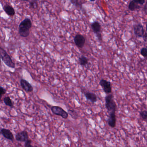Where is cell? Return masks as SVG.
Returning <instances> with one entry per match:
<instances>
[{
	"mask_svg": "<svg viewBox=\"0 0 147 147\" xmlns=\"http://www.w3.org/2000/svg\"><path fill=\"white\" fill-rule=\"evenodd\" d=\"M32 27L31 20L26 18L20 23L19 26V32L20 36L23 38H26L30 34V29Z\"/></svg>",
	"mask_w": 147,
	"mask_h": 147,
	"instance_id": "1",
	"label": "cell"
},
{
	"mask_svg": "<svg viewBox=\"0 0 147 147\" xmlns=\"http://www.w3.org/2000/svg\"><path fill=\"white\" fill-rule=\"evenodd\" d=\"M0 57L7 66L12 69L15 68V64L13 62L11 57L1 47H0Z\"/></svg>",
	"mask_w": 147,
	"mask_h": 147,
	"instance_id": "2",
	"label": "cell"
},
{
	"mask_svg": "<svg viewBox=\"0 0 147 147\" xmlns=\"http://www.w3.org/2000/svg\"><path fill=\"white\" fill-rule=\"evenodd\" d=\"M105 105L106 109L109 112L116 111L117 106L114 100V96L112 93L107 94L105 96Z\"/></svg>",
	"mask_w": 147,
	"mask_h": 147,
	"instance_id": "3",
	"label": "cell"
},
{
	"mask_svg": "<svg viewBox=\"0 0 147 147\" xmlns=\"http://www.w3.org/2000/svg\"><path fill=\"white\" fill-rule=\"evenodd\" d=\"M52 112L57 116L61 117L64 119H67L69 117V114L67 111L59 106H53L51 108Z\"/></svg>",
	"mask_w": 147,
	"mask_h": 147,
	"instance_id": "4",
	"label": "cell"
},
{
	"mask_svg": "<svg viewBox=\"0 0 147 147\" xmlns=\"http://www.w3.org/2000/svg\"><path fill=\"white\" fill-rule=\"evenodd\" d=\"M91 27L93 32L96 35L98 40L102 41V33L101 32L102 27L99 22L98 21L94 22L91 24Z\"/></svg>",
	"mask_w": 147,
	"mask_h": 147,
	"instance_id": "5",
	"label": "cell"
},
{
	"mask_svg": "<svg viewBox=\"0 0 147 147\" xmlns=\"http://www.w3.org/2000/svg\"><path fill=\"white\" fill-rule=\"evenodd\" d=\"M134 33L138 38H144L146 31L141 24H136L134 26Z\"/></svg>",
	"mask_w": 147,
	"mask_h": 147,
	"instance_id": "6",
	"label": "cell"
},
{
	"mask_svg": "<svg viewBox=\"0 0 147 147\" xmlns=\"http://www.w3.org/2000/svg\"><path fill=\"white\" fill-rule=\"evenodd\" d=\"M99 84L102 88L104 92L106 94H110L112 92L111 84L110 81L102 79L100 80Z\"/></svg>",
	"mask_w": 147,
	"mask_h": 147,
	"instance_id": "7",
	"label": "cell"
},
{
	"mask_svg": "<svg viewBox=\"0 0 147 147\" xmlns=\"http://www.w3.org/2000/svg\"><path fill=\"white\" fill-rule=\"evenodd\" d=\"M15 139L17 141L21 142H25L29 140L28 133L26 130H23L17 133L15 136Z\"/></svg>",
	"mask_w": 147,
	"mask_h": 147,
	"instance_id": "8",
	"label": "cell"
},
{
	"mask_svg": "<svg viewBox=\"0 0 147 147\" xmlns=\"http://www.w3.org/2000/svg\"><path fill=\"white\" fill-rule=\"evenodd\" d=\"M74 41L78 47L82 48L84 47L85 44L86 39L82 34H77L74 36Z\"/></svg>",
	"mask_w": 147,
	"mask_h": 147,
	"instance_id": "9",
	"label": "cell"
},
{
	"mask_svg": "<svg viewBox=\"0 0 147 147\" xmlns=\"http://www.w3.org/2000/svg\"><path fill=\"white\" fill-rule=\"evenodd\" d=\"M20 84L22 89L26 92H32L33 91V87L27 80L21 79L20 80Z\"/></svg>",
	"mask_w": 147,
	"mask_h": 147,
	"instance_id": "10",
	"label": "cell"
},
{
	"mask_svg": "<svg viewBox=\"0 0 147 147\" xmlns=\"http://www.w3.org/2000/svg\"><path fill=\"white\" fill-rule=\"evenodd\" d=\"M0 134L5 139L11 141L12 142H13V141L14 140V137L13 134L9 129L5 128L1 129L0 130Z\"/></svg>",
	"mask_w": 147,
	"mask_h": 147,
	"instance_id": "11",
	"label": "cell"
},
{
	"mask_svg": "<svg viewBox=\"0 0 147 147\" xmlns=\"http://www.w3.org/2000/svg\"><path fill=\"white\" fill-rule=\"evenodd\" d=\"M116 111L110 112L109 116L108 118V123L111 127L114 128L116 125Z\"/></svg>",
	"mask_w": 147,
	"mask_h": 147,
	"instance_id": "12",
	"label": "cell"
},
{
	"mask_svg": "<svg viewBox=\"0 0 147 147\" xmlns=\"http://www.w3.org/2000/svg\"><path fill=\"white\" fill-rule=\"evenodd\" d=\"M3 8L4 12L9 16H13L15 14L16 12L14 9L10 4H5L3 6Z\"/></svg>",
	"mask_w": 147,
	"mask_h": 147,
	"instance_id": "13",
	"label": "cell"
},
{
	"mask_svg": "<svg viewBox=\"0 0 147 147\" xmlns=\"http://www.w3.org/2000/svg\"><path fill=\"white\" fill-rule=\"evenodd\" d=\"M85 96L87 100L91 102L95 103L97 101V97L95 93L90 92L86 91L84 92Z\"/></svg>",
	"mask_w": 147,
	"mask_h": 147,
	"instance_id": "14",
	"label": "cell"
},
{
	"mask_svg": "<svg viewBox=\"0 0 147 147\" xmlns=\"http://www.w3.org/2000/svg\"><path fill=\"white\" fill-rule=\"evenodd\" d=\"M128 8L131 11H135L140 9L141 8V6L134 1H131L129 4Z\"/></svg>",
	"mask_w": 147,
	"mask_h": 147,
	"instance_id": "15",
	"label": "cell"
},
{
	"mask_svg": "<svg viewBox=\"0 0 147 147\" xmlns=\"http://www.w3.org/2000/svg\"><path fill=\"white\" fill-rule=\"evenodd\" d=\"M3 101L5 105L11 108H13V103L9 96L4 97L3 98Z\"/></svg>",
	"mask_w": 147,
	"mask_h": 147,
	"instance_id": "16",
	"label": "cell"
},
{
	"mask_svg": "<svg viewBox=\"0 0 147 147\" xmlns=\"http://www.w3.org/2000/svg\"><path fill=\"white\" fill-rule=\"evenodd\" d=\"M80 64L82 66H86L88 64V60L87 58L84 56H81L79 58Z\"/></svg>",
	"mask_w": 147,
	"mask_h": 147,
	"instance_id": "17",
	"label": "cell"
},
{
	"mask_svg": "<svg viewBox=\"0 0 147 147\" xmlns=\"http://www.w3.org/2000/svg\"><path fill=\"white\" fill-rule=\"evenodd\" d=\"M68 114L70 115L75 120H77L78 117V113L74 110L69 109L68 110Z\"/></svg>",
	"mask_w": 147,
	"mask_h": 147,
	"instance_id": "18",
	"label": "cell"
},
{
	"mask_svg": "<svg viewBox=\"0 0 147 147\" xmlns=\"http://www.w3.org/2000/svg\"><path fill=\"white\" fill-rule=\"evenodd\" d=\"M140 115L142 120L147 122V111L146 110L142 111L140 112Z\"/></svg>",
	"mask_w": 147,
	"mask_h": 147,
	"instance_id": "19",
	"label": "cell"
},
{
	"mask_svg": "<svg viewBox=\"0 0 147 147\" xmlns=\"http://www.w3.org/2000/svg\"><path fill=\"white\" fill-rule=\"evenodd\" d=\"M140 54L142 57L145 58L147 59V48L143 47L142 48L140 51Z\"/></svg>",
	"mask_w": 147,
	"mask_h": 147,
	"instance_id": "20",
	"label": "cell"
},
{
	"mask_svg": "<svg viewBox=\"0 0 147 147\" xmlns=\"http://www.w3.org/2000/svg\"><path fill=\"white\" fill-rule=\"evenodd\" d=\"M29 2V6L31 9H36L38 7V2L30 1Z\"/></svg>",
	"mask_w": 147,
	"mask_h": 147,
	"instance_id": "21",
	"label": "cell"
},
{
	"mask_svg": "<svg viewBox=\"0 0 147 147\" xmlns=\"http://www.w3.org/2000/svg\"><path fill=\"white\" fill-rule=\"evenodd\" d=\"M32 141L31 140H28L25 142L24 147H38L37 146H32Z\"/></svg>",
	"mask_w": 147,
	"mask_h": 147,
	"instance_id": "22",
	"label": "cell"
},
{
	"mask_svg": "<svg viewBox=\"0 0 147 147\" xmlns=\"http://www.w3.org/2000/svg\"><path fill=\"white\" fill-rule=\"evenodd\" d=\"M6 90L3 87L0 86V101L3 95H4L6 93Z\"/></svg>",
	"mask_w": 147,
	"mask_h": 147,
	"instance_id": "23",
	"label": "cell"
},
{
	"mask_svg": "<svg viewBox=\"0 0 147 147\" xmlns=\"http://www.w3.org/2000/svg\"><path fill=\"white\" fill-rule=\"evenodd\" d=\"M71 3L76 7L80 6L79 0H70Z\"/></svg>",
	"mask_w": 147,
	"mask_h": 147,
	"instance_id": "24",
	"label": "cell"
},
{
	"mask_svg": "<svg viewBox=\"0 0 147 147\" xmlns=\"http://www.w3.org/2000/svg\"><path fill=\"white\" fill-rule=\"evenodd\" d=\"M134 1L139 5H143L145 3V0H133Z\"/></svg>",
	"mask_w": 147,
	"mask_h": 147,
	"instance_id": "25",
	"label": "cell"
},
{
	"mask_svg": "<svg viewBox=\"0 0 147 147\" xmlns=\"http://www.w3.org/2000/svg\"><path fill=\"white\" fill-rule=\"evenodd\" d=\"M143 10H144L145 13L147 15V2L145 3L144 7H143Z\"/></svg>",
	"mask_w": 147,
	"mask_h": 147,
	"instance_id": "26",
	"label": "cell"
},
{
	"mask_svg": "<svg viewBox=\"0 0 147 147\" xmlns=\"http://www.w3.org/2000/svg\"><path fill=\"white\" fill-rule=\"evenodd\" d=\"M143 39H144V40H145V41H147V23H146V33H145V36H144V38H143Z\"/></svg>",
	"mask_w": 147,
	"mask_h": 147,
	"instance_id": "27",
	"label": "cell"
},
{
	"mask_svg": "<svg viewBox=\"0 0 147 147\" xmlns=\"http://www.w3.org/2000/svg\"><path fill=\"white\" fill-rule=\"evenodd\" d=\"M39 0H30L29 2L30 1H35V2H38Z\"/></svg>",
	"mask_w": 147,
	"mask_h": 147,
	"instance_id": "28",
	"label": "cell"
},
{
	"mask_svg": "<svg viewBox=\"0 0 147 147\" xmlns=\"http://www.w3.org/2000/svg\"><path fill=\"white\" fill-rule=\"evenodd\" d=\"M1 57H0V68H1Z\"/></svg>",
	"mask_w": 147,
	"mask_h": 147,
	"instance_id": "29",
	"label": "cell"
},
{
	"mask_svg": "<svg viewBox=\"0 0 147 147\" xmlns=\"http://www.w3.org/2000/svg\"><path fill=\"white\" fill-rule=\"evenodd\" d=\"M22 1H28V2H29V1H30V0H22Z\"/></svg>",
	"mask_w": 147,
	"mask_h": 147,
	"instance_id": "30",
	"label": "cell"
},
{
	"mask_svg": "<svg viewBox=\"0 0 147 147\" xmlns=\"http://www.w3.org/2000/svg\"><path fill=\"white\" fill-rule=\"evenodd\" d=\"M90 1L91 2H93L95 1H96V0H90Z\"/></svg>",
	"mask_w": 147,
	"mask_h": 147,
	"instance_id": "31",
	"label": "cell"
}]
</instances>
